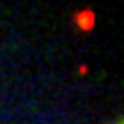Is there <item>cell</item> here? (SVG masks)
I'll return each instance as SVG.
<instances>
[{
  "label": "cell",
  "mask_w": 124,
  "mask_h": 124,
  "mask_svg": "<svg viewBox=\"0 0 124 124\" xmlns=\"http://www.w3.org/2000/svg\"><path fill=\"white\" fill-rule=\"evenodd\" d=\"M115 124H124V117H122V120H117V122H115Z\"/></svg>",
  "instance_id": "obj_1"
}]
</instances>
